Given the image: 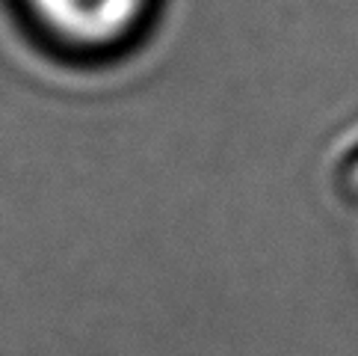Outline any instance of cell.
I'll list each match as a JSON object with an SVG mask.
<instances>
[{"instance_id": "cell-1", "label": "cell", "mask_w": 358, "mask_h": 356, "mask_svg": "<svg viewBox=\"0 0 358 356\" xmlns=\"http://www.w3.org/2000/svg\"><path fill=\"white\" fill-rule=\"evenodd\" d=\"M30 6L66 42L104 48L131 33L145 0H30Z\"/></svg>"}]
</instances>
